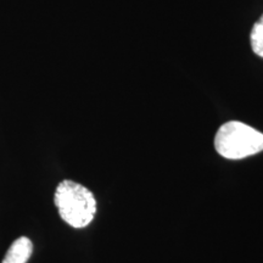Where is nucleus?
Returning <instances> with one entry per match:
<instances>
[{"label": "nucleus", "instance_id": "20e7f679", "mask_svg": "<svg viewBox=\"0 0 263 263\" xmlns=\"http://www.w3.org/2000/svg\"><path fill=\"white\" fill-rule=\"evenodd\" d=\"M251 47L256 55L263 58V15L251 31Z\"/></svg>", "mask_w": 263, "mask_h": 263}, {"label": "nucleus", "instance_id": "f257e3e1", "mask_svg": "<svg viewBox=\"0 0 263 263\" xmlns=\"http://www.w3.org/2000/svg\"><path fill=\"white\" fill-rule=\"evenodd\" d=\"M59 215L68 226L84 228L94 219L97 200L89 189L72 180H62L54 196Z\"/></svg>", "mask_w": 263, "mask_h": 263}, {"label": "nucleus", "instance_id": "f03ea898", "mask_svg": "<svg viewBox=\"0 0 263 263\" xmlns=\"http://www.w3.org/2000/svg\"><path fill=\"white\" fill-rule=\"evenodd\" d=\"M215 147L228 160L245 159L263 151V133L239 121H230L216 133Z\"/></svg>", "mask_w": 263, "mask_h": 263}, {"label": "nucleus", "instance_id": "7ed1b4c3", "mask_svg": "<svg viewBox=\"0 0 263 263\" xmlns=\"http://www.w3.org/2000/svg\"><path fill=\"white\" fill-rule=\"evenodd\" d=\"M33 251L32 241L26 236H21L12 242L6 252L3 263H26Z\"/></svg>", "mask_w": 263, "mask_h": 263}]
</instances>
